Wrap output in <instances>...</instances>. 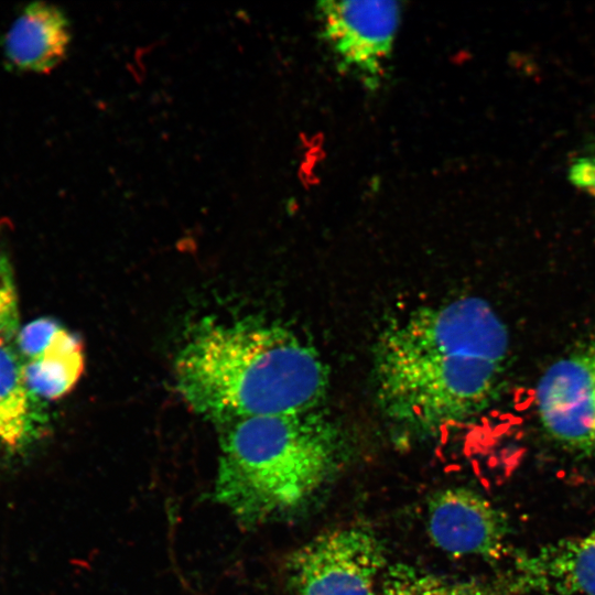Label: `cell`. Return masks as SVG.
<instances>
[{"instance_id":"1","label":"cell","mask_w":595,"mask_h":595,"mask_svg":"<svg viewBox=\"0 0 595 595\" xmlns=\"http://www.w3.org/2000/svg\"><path fill=\"white\" fill-rule=\"evenodd\" d=\"M509 350L506 324L482 298L419 307L389 325L376 344L378 403L412 432L464 422L497 396Z\"/></svg>"},{"instance_id":"2","label":"cell","mask_w":595,"mask_h":595,"mask_svg":"<svg viewBox=\"0 0 595 595\" xmlns=\"http://www.w3.org/2000/svg\"><path fill=\"white\" fill-rule=\"evenodd\" d=\"M174 377L192 411L224 425L313 411L328 389L314 347L283 326L251 321L202 328L182 348Z\"/></svg>"},{"instance_id":"3","label":"cell","mask_w":595,"mask_h":595,"mask_svg":"<svg viewBox=\"0 0 595 595\" xmlns=\"http://www.w3.org/2000/svg\"><path fill=\"white\" fill-rule=\"evenodd\" d=\"M345 457L342 432L315 410L242 419L221 434L213 497L253 528L306 507Z\"/></svg>"},{"instance_id":"4","label":"cell","mask_w":595,"mask_h":595,"mask_svg":"<svg viewBox=\"0 0 595 595\" xmlns=\"http://www.w3.org/2000/svg\"><path fill=\"white\" fill-rule=\"evenodd\" d=\"M386 564L376 532L349 524L315 536L290 555L286 566L295 595H376Z\"/></svg>"},{"instance_id":"5","label":"cell","mask_w":595,"mask_h":595,"mask_svg":"<svg viewBox=\"0 0 595 595\" xmlns=\"http://www.w3.org/2000/svg\"><path fill=\"white\" fill-rule=\"evenodd\" d=\"M315 11L337 69L368 90L380 88L401 20L400 2L327 0Z\"/></svg>"},{"instance_id":"6","label":"cell","mask_w":595,"mask_h":595,"mask_svg":"<svg viewBox=\"0 0 595 595\" xmlns=\"http://www.w3.org/2000/svg\"><path fill=\"white\" fill-rule=\"evenodd\" d=\"M540 423L563 447L595 455V339L553 363L536 392Z\"/></svg>"},{"instance_id":"7","label":"cell","mask_w":595,"mask_h":595,"mask_svg":"<svg viewBox=\"0 0 595 595\" xmlns=\"http://www.w3.org/2000/svg\"><path fill=\"white\" fill-rule=\"evenodd\" d=\"M426 519L430 539L447 554L498 560L506 550V515L473 489L436 491L429 500Z\"/></svg>"},{"instance_id":"8","label":"cell","mask_w":595,"mask_h":595,"mask_svg":"<svg viewBox=\"0 0 595 595\" xmlns=\"http://www.w3.org/2000/svg\"><path fill=\"white\" fill-rule=\"evenodd\" d=\"M511 572L522 595H595V531L520 552Z\"/></svg>"},{"instance_id":"9","label":"cell","mask_w":595,"mask_h":595,"mask_svg":"<svg viewBox=\"0 0 595 595\" xmlns=\"http://www.w3.org/2000/svg\"><path fill=\"white\" fill-rule=\"evenodd\" d=\"M71 26L65 13L42 1L26 4L2 39L8 68L20 73H47L66 56Z\"/></svg>"},{"instance_id":"10","label":"cell","mask_w":595,"mask_h":595,"mask_svg":"<svg viewBox=\"0 0 595 595\" xmlns=\"http://www.w3.org/2000/svg\"><path fill=\"white\" fill-rule=\"evenodd\" d=\"M43 401L29 388L12 343L0 338V450L21 452L45 431Z\"/></svg>"},{"instance_id":"11","label":"cell","mask_w":595,"mask_h":595,"mask_svg":"<svg viewBox=\"0 0 595 595\" xmlns=\"http://www.w3.org/2000/svg\"><path fill=\"white\" fill-rule=\"evenodd\" d=\"M21 364L31 391L42 401L56 400L79 380L85 367L84 346L62 325L41 351Z\"/></svg>"},{"instance_id":"12","label":"cell","mask_w":595,"mask_h":595,"mask_svg":"<svg viewBox=\"0 0 595 595\" xmlns=\"http://www.w3.org/2000/svg\"><path fill=\"white\" fill-rule=\"evenodd\" d=\"M18 292L11 261L0 247V338L15 342L20 331Z\"/></svg>"}]
</instances>
